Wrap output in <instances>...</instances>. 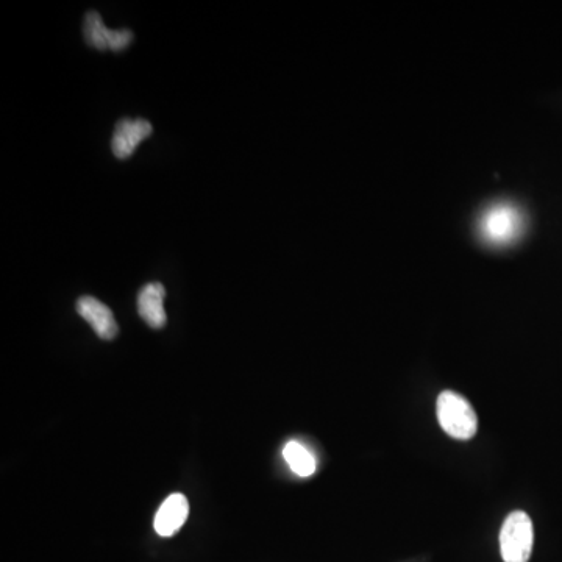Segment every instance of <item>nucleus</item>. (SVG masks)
Listing matches in <instances>:
<instances>
[{
	"label": "nucleus",
	"mask_w": 562,
	"mask_h": 562,
	"mask_svg": "<svg viewBox=\"0 0 562 562\" xmlns=\"http://www.w3.org/2000/svg\"><path fill=\"white\" fill-rule=\"evenodd\" d=\"M534 530L530 516L514 511L500 531V552L505 562H528L533 552Z\"/></svg>",
	"instance_id": "obj_3"
},
{
	"label": "nucleus",
	"mask_w": 562,
	"mask_h": 562,
	"mask_svg": "<svg viewBox=\"0 0 562 562\" xmlns=\"http://www.w3.org/2000/svg\"><path fill=\"white\" fill-rule=\"evenodd\" d=\"M83 36L88 46L99 50H114V52L127 49L133 41V33L130 30L107 29V25L96 11L86 13Z\"/></svg>",
	"instance_id": "obj_4"
},
{
	"label": "nucleus",
	"mask_w": 562,
	"mask_h": 562,
	"mask_svg": "<svg viewBox=\"0 0 562 562\" xmlns=\"http://www.w3.org/2000/svg\"><path fill=\"white\" fill-rule=\"evenodd\" d=\"M77 313L94 328L100 339L111 341L118 336L119 327L110 308L94 297H80L77 302Z\"/></svg>",
	"instance_id": "obj_6"
},
{
	"label": "nucleus",
	"mask_w": 562,
	"mask_h": 562,
	"mask_svg": "<svg viewBox=\"0 0 562 562\" xmlns=\"http://www.w3.org/2000/svg\"><path fill=\"white\" fill-rule=\"evenodd\" d=\"M152 132V124L146 119H121L116 124L113 139H111L114 157L119 160L132 157L138 144L149 138Z\"/></svg>",
	"instance_id": "obj_5"
},
{
	"label": "nucleus",
	"mask_w": 562,
	"mask_h": 562,
	"mask_svg": "<svg viewBox=\"0 0 562 562\" xmlns=\"http://www.w3.org/2000/svg\"><path fill=\"white\" fill-rule=\"evenodd\" d=\"M189 503L183 494H172L164 500L153 520V527L163 538H171L185 525Z\"/></svg>",
	"instance_id": "obj_7"
},
{
	"label": "nucleus",
	"mask_w": 562,
	"mask_h": 562,
	"mask_svg": "<svg viewBox=\"0 0 562 562\" xmlns=\"http://www.w3.org/2000/svg\"><path fill=\"white\" fill-rule=\"evenodd\" d=\"M522 224L523 217L519 208L508 203H498L481 216V238L492 246H508L519 238Z\"/></svg>",
	"instance_id": "obj_2"
},
{
	"label": "nucleus",
	"mask_w": 562,
	"mask_h": 562,
	"mask_svg": "<svg viewBox=\"0 0 562 562\" xmlns=\"http://www.w3.org/2000/svg\"><path fill=\"white\" fill-rule=\"evenodd\" d=\"M164 297H166V289L161 283H149L139 292V316L150 328H155V330H160L168 322L163 306Z\"/></svg>",
	"instance_id": "obj_8"
},
{
	"label": "nucleus",
	"mask_w": 562,
	"mask_h": 562,
	"mask_svg": "<svg viewBox=\"0 0 562 562\" xmlns=\"http://www.w3.org/2000/svg\"><path fill=\"white\" fill-rule=\"evenodd\" d=\"M438 420L442 430L455 439L467 441L478 430V417L463 395L444 391L438 397Z\"/></svg>",
	"instance_id": "obj_1"
},
{
	"label": "nucleus",
	"mask_w": 562,
	"mask_h": 562,
	"mask_svg": "<svg viewBox=\"0 0 562 562\" xmlns=\"http://www.w3.org/2000/svg\"><path fill=\"white\" fill-rule=\"evenodd\" d=\"M283 456L292 472L299 477H311L316 472V459H314L313 453L303 447L300 442H288L283 449Z\"/></svg>",
	"instance_id": "obj_9"
}]
</instances>
